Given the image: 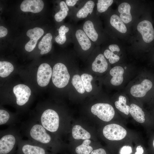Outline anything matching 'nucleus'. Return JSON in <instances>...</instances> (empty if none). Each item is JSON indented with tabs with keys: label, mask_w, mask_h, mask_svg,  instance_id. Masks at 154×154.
I'll list each match as a JSON object with an SVG mask.
<instances>
[{
	"label": "nucleus",
	"mask_w": 154,
	"mask_h": 154,
	"mask_svg": "<svg viewBox=\"0 0 154 154\" xmlns=\"http://www.w3.org/2000/svg\"><path fill=\"white\" fill-rule=\"evenodd\" d=\"M21 139L19 131L13 127L1 131L0 154H16L18 142Z\"/></svg>",
	"instance_id": "nucleus-1"
},
{
	"label": "nucleus",
	"mask_w": 154,
	"mask_h": 154,
	"mask_svg": "<svg viewBox=\"0 0 154 154\" xmlns=\"http://www.w3.org/2000/svg\"><path fill=\"white\" fill-rule=\"evenodd\" d=\"M33 119L50 132H55L58 130L60 123V117L58 113L53 110L46 109Z\"/></svg>",
	"instance_id": "nucleus-2"
},
{
	"label": "nucleus",
	"mask_w": 154,
	"mask_h": 154,
	"mask_svg": "<svg viewBox=\"0 0 154 154\" xmlns=\"http://www.w3.org/2000/svg\"><path fill=\"white\" fill-rule=\"evenodd\" d=\"M44 147L28 139L19 141L16 154H51Z\"/></svg>",
	"instance_id": "nucleus-3"
},
{
	"label": "nucleus",
	"mask_w": 154,
	"mask_h": 154,
	"mask_svg": "<svg viewBox=\"0 0 154 154\" xmlns=\"http://www.w3.org/2000/svg\"><path fill=\"white\" fill-rule=\"evenodd\" d=\"M70 75L66 66L63 64L58 63L53 67L52 80L54 84L57 87H64L68 83Z\"/></svg>",
	"instance_id": "nucleus-4"
},
{
	"label": "nucleus",
	"mask_w": 154,
	"mask_h": 154,
	"mask_svg": "<svg viewBox=\"0 0 154 154\" xmlns=\"http://www.w3.org/2000/svg\"><path fill=\"white\" fill-rule=\"evenodd\" d=\"M91 111L94 115L105 121H109L114 117L115 111L113 107L107 103H99L94 105L91 108Z\"/></svg>",
	"instance_id": "nucleus-5"
},
{
	"label": "nucleus",
	"mask_w": 154,
	"mask_h": 154,
	"mask_svg": "<svg viewBox=\"0 0 154 154\" xmlns=\"http://www.w3.org/2000/svg\"><path fill=\"white\" fill-rule=\"evenodd\" d=\"M104 136L107 139L112 141H118L123 139L126 136L127 132L121 125L115 123L105 126L103 130Z\"/></svg>",
	"instance_id": "nucleus-6"
},
{
	"label": "nucleus",
	"mask_w": 154,
	"mask_h": 154,
	"mask_svg": "<svg viewBox=\"0 0 154 154\" xmlns=\"http://www.w3.org/2000/svg\"><path fill=\"white\" fill-rule=\"evenodd\" d=\"M13 92L16 97V104L19 106H22L28 102L31 94L29 87L23 84L15 86Z\"/></svg>",
	"instance_id": "nucleus-7"
},
{
	"label": "nucleus",
	"mask_w": 154,
	"mask_h": 154,
	"mask_svg": "<svg viewBox=\"0 0 154 154\" xmlns=\"http://www.w3.org/2000/svg\"><path fill=\"white\" fill-rule=\"evenodd\" d=\"M52 74L51 68L46 63H43L39 66L37 74V81L41 87L46 86L49 83Z\"/></svg>",
	"instance_id": "nucleus-8"
},
{
	"label": "nucleus",
	"mask_w": 154,
	"mask_h": 154,
	"mask_svg": "<svg viewBox=\"0 0 154 154\" xmlns=\"http://www.w3.org/2000/svg\"><path fill=\"white\" fill-rule=\"evenodd\" d=\"M137 29L145 42H150L154 39V30L149 21L145 20L140 22L137 26Z\"/></svg>",
	"instance_id": "nucleus-9"
},
{
	"label": "nucleus",
	"mask_w": 154,
	"mask_h": 154,
	"mask_svg": "<svg viewBox=\"0 0 154 154\" xmlns=\"http://www.w3.org/2000/svg\"><path fill=\"white\" fill-rule=\"evenodd\" d=\"M44 33V30L41 28L36 27L28 30L27 35L30 38V40L25 46V50L29 52L32 51L35 48L38 40Z\"/></svg>",
	"instance_id": "nucleus-10"
},
{
	"label": "nucleus",
	"mask_w": 154,
	"mask_h": 154,
	"mask_svg": "<svg viewBox=\"0 0 154 154\" xmlns=\"http://www.w3.org/2000/svg\"><path fill=\"white\" fill-rule=\"evenodd\" d=\"M152 86V83L150 80L145 79L140 84H135L131 87L130 90L131 94L135 97H143L151 89Z\"/></svg>",
	"instance_id": "nucleus-11"
},
{
	"label": "nucleus",
	"mask_w": 154,
	"mask_h": 154,
	"mask_svg": "<svg viewBox=\"0 0 154 154\" xmlns=\"http://www.w3.org/2000/svg\"><path fill=\"white\" fill-rule=\"evenodd\" d=\"M44 6V3L42 0H25L21 4L20 8L23 12L37 13L42 10Z\"/></svg>",
	"instance_id": "nucleus-12"
},
{
	"label": "nucleus",
	"mask_w": 154,
	"mask_h": 154,
	"mask_svg": "<svg viewBox=\"0 0 154 154\" xmlns=\"http://www.w3.org/2000/svg\"><path fill=\"white\" fill-rule=\"evenodd\" d=\"M124 72L123 68L121 66H117L112 68L110 71V74L112 76L110 82L113 85H120L123 81V75Z\"/></svg>",
	"instance_id": "nucleus-13"
},
{
	"label": "nucleus",
	"mask_w": 154,
	"mask_h": 154,
	"mask_svg": "<svg viewBox=\"0 0 154 154\" xmlns=\"http://www.w3.org/2000/svg\"><path fill=\"white\" fill-rule=\"evenodd\" d=\"M108 64L103 54H100L96 57L92 65L93 70L95 72L103 73L107 69Z\"/></svg>",
	"instance_id": "nucleus-14"
},
{
	"label": "nucleus",
	"mask_w": 154,
	"mask_h": 154,
	"mask_svg": "<svg viewBox=\"0 0 154 154\" xmlns=\"http://www.w3.org/2000/svg\"><path fill=\"white\" fill-rule=\"evenodd\" d=\"M130 10V5L127 3H122L118 6V11L120 13V17L123 23H127L131 21L132 17Z\"/></svg>",
	"instance_id": "nucleus-15"
},
{
	"label": "nucleus",
	"mask_w": 154,
	"mask_h": 154,
	"mask_svg": "<svg viewBox=\"0 0 154 154\" xmlns=\"http://www.w3.org/2000/svg\"><path fill=\"white\" fill-rule=\"evenodd\" d=\"M75 35L83 50H87L90 48L91 42L84 31L80 29H78L76 31Z\"/></svg>",
	"instance_id": "nucleus-16"
},
{
	"label": "nucleus",
	"mask_w": 154,
	"mask_h": 154,
	"mask_svg": "<svg viewBox=\"0 0 154 154\" xmlns=\"http://www.w3.org/2000/svg\"><path fill=\"white\" fill-rule=\"evenodd\" d=\"M52 36L51 34L48 33L42 38L38 44V48L41 50L40 54H43L49 52L52 48Z\"/></svg>",
	"instance_id": "nucleus-17"
},
{
	"label": "nucleus",
	"mask_w": 154,
	"mask_h": 154,
	"mask_svg": "<svg viewBox=\"0 0 154 154\" xmlns=\"http://www.w3.org/2000/svg\"><path fill=\"white\" fill-rule=\"evenodd\" d=\"M19 121L18 118L11 115L8 111L3 109L0 110V125H13Z\"/></svg>",
	"instance_id": "nucleus-18"
},
{
	"label": "nucleus",
	"mask_w": 154,
	"mask_h": 154,
	"mask_svg": "<svg viewBox=\"0 0 154 154\" xmlns=\"http://www.w3.org/2000/svg\"><path fill=\"white\" fill-rule=\"evenodd\" d=\"M130 113L133 118L139 123H143L145 121V115L142 109L137 105L132 104L130 105Z\"/></svg>",
	"instance_id": "nucleus-19"
},
{
	"label": "nucleus",
	"mask_w": 154,
	"mask_h": 154,
	"mask_svg": "<svg viewBox=\"0 0 154 154\" xmlns=\"http://www.w3.org/2000/svg\"><path fill=\"white\" fill-rule=\"evenodd\" d=\"M72 134L74 138L76 139H89L91 137L90 133L79 125L74 126Z\"/></svg>",
	"instance_id": "nucleus-20"
},
{
	"label": "nucleus",
	"mask_w": 154,
	"mask_h": 154,
	"mask_svg": "<svg viewBox=\"0 0 154 154\" xmlns=\"http://www.w3.org/2000/svg\"><path fill=\"white\" fill-rule=\"evenodd\" d=\"M83 29L84 32L91 40L93 42L97 40L98 35L92 21L90 20L86 21L84 24Z\"/></svg>",
	"instance_id": "nucleus-21"
},
{
	"label": "nucleus",
	"mask_w": 154,
	"mask_h": 154,
	"mask_svg": "<svg viewBox=\"0 0 154 154\" xmlns=\"http://www.w3.org/2000/svg\"><path fill=\"white\" fill-rule=\"evenodd\" d=\"M110 22L111 25L120 32L125 33L127 32L126 26L120 17L117 15H112L110 17Z\"/></svg>",
	"instance_id": "nucleus-22"
},
{
	"label": "nucleus",
	"mask_w": 154,
	"mask_h": 154,
	"mask_svg": "<svg viewBox=\"0 0 154 154\" xmlns=\"http://www.w3.org/2000/svg\"><path fill=\"white\" fill-rule=\"evenodd\" d=\"M94 5V3L93 1L90 0L87 1L77 12L76 15L77 17L79 18H83L86 17L89 14H91Z\"/></svg>",
	"instance_id": "nucleus-23"
},
{
	"label": "nucleus",
	"mask_w": 154,
	"mask_h": 154,
	"mask_svg": "<svg viewBox=\"0 0 154 154\" xmlns=\"http://www.w3.org/2000/svg\"><path fill=\"white\" fill-rule=\"evenodd\" d=\"M116 108L119 111L127 115L130 113V107L126 104V99L125 96H120L119 100L115 102Z\"/></svg>",
	"instance_id": "nucleus-24"
},
{
	"label": "nucleus",
	"mask_w": 154,
	"mask_h": 154,
	"mask_svg": "<svg viewBox=\"0 0 154 154\" xmlns=\"http://www.w3.org/2000/svg\"><path fill=\"white\" fill-rule=\"evenodd\" d=\"M14 69V67L11 63L5 61L0 62V77H7L13 71Z\"/></svg>",
	"instance_id": "nucleus-25"
},
{
	"label": "nucleus",
	"mask_w": 154,
	"mask_h": 154,
	"mask_svg": "<svg viewBox=\"0 0 154 154\" xmlns=\"http://www.w3.org/2000/svg\"><path fill=\"white\" fill-rule=\"evenodd\" d=\"M60 9L54 16V18L56 21L60 22L65 19L67 16L69 11L67 5L64 1H62L60 3Z\"/></svg>",
	"instance_id": "nucleus-26"
},
{
	"label": "nucleus",
	"mask_w": 154,
	"mask_h": 154,
	"mask_svg": "<svg viewBox=\"0 0 154 154\" xmlns=\"http://www.w3.org/2000/svg\"><path fill=\"white\" fill-rule=\"evenodd\" d=\"M91 142L89 139L85 140L81 145L76 148V153L77 154H90L93 150L92 147L89 145Z\"/></svg>",
	"instance_id": "nucleus-27"
},
{
	"label": "nucleus",
	"mask_w": 154,
	"mask_h": 154,
	"mask_svg": "<svg viewBox=\"0 0 154 154\" xmlns=\"http://www.w3.org/2000/svg\"><path fill=\"white\" fill-rule=\"evenodd\" d=\"M72 83L77 92L80 94L84 93L85 91L81 77L78 74L74 75L72 79Z\"/></svg>",
	"instance_id": "nucleus-28"
},
{
	"label": "nucleus",
	"mask_w": 154,
	"mask_h": 154,
	"mask_svg": "<svg viewBox=\"0 0 154 154\" xmlns=\"http://www.w3.org/2000/svg\"><path fill=\"white\" fill-rule=\"evenodd\" d=\"M69 31V28L64 25H62L58 30L59 35L55 38L56 41L60 44H64L66 41V34Z\"/></svg>",
	"instance_id": "nucleus-29"
},
{
	"label": "nucleus",
	"mask_w": 154,
	"mask_h": 154,
	"mask_svg": "<svg viewBox=\"0 0 154 154\" xmlns=\"http://www.w3.org/2000/svg\"><path fill=\"white\" fill-rule=\"evenodd\" d=\"M81 77L85 90L87 92H90L92 90L91 82L93 80V77L91 75L84 73L81 75Z\"/></svg>",
	"instance_id": "nucleus-30"
},
{
	"label": "nucleus",
	"mask_w": 154,
	"mask_h": 154,
	"mask_svg": "<svg viewBox=\"0 0 154 154\" xmlns=\"http://www.w3.org/2000/svg\"><path fill=\"white\" fill-rule=\"evenodd\" d=\"M112 0H98L97 3V9L100 13L106 11L108 8L112 4Z\"/></svg>",
	"instance_id": "nucleus-31"
},
{
	"label": "nucleus",
	"mask_w": 154,
	"mask_h": 154,
	"mask_svg": "<svg viewBox=\"0 0 154 154\" xmlns=\"http://www.w3.org/2000/svg\"><path fill=\"white\" fill-rule=\"evenodd\" d=\"M104 55L106 58L109 59V62L111 64L117 62L120 59L118 56L114 54L113 52L108 49L105 50Z\"/></svg>",
	"instance_id": "nucleus-32"
},
{
	"label": "nucleus",
	"mask_w": 154,
	"mask_h": 154,
	"mask_svg": "<svg viewBox=\"0 0 154 154\" xmlns=\"http://www.w3.org/2000/svg\"><path fill=\"white\" fill-rule=\"evenodd\" d=\"M132 152V149L130 146L125 145L120 149L119 154H131Z\"/></svg>",
	"instance_id": "nucleus-33"
},
{
	"label": "nucleus",
	"mask_w": 154,
	"mask_h": 154,
	"mask_svg": "<svg viewBox=\"0 0 154 154\" xmlns=\"http://www.w3.org/2000/svg\"><path fill=\"white\" fill-rule=\"evenodd\" d=\"M8 33L7 29L2 26L0 27V37L2 38L6 36Z\"/></svg>",
	"instance_id": "nucleus-34"
},
{
	"label": "nucleus",
	"mask_w": 154,
	"mask_h": 154,
	"mask_svg": "<svg viewBox=\"0 0 154 154\" xmlns=\"http://www.w3.org/2000/svg\"><path fill=\"white\" fill-rule=\"evenodd\" d=\"M90 154H106V153L104 149L99 148L92 151Z\"/></svg>",
	"instance_id": "nucleus-35"
},
{
	"label": "nucleus",
	"mask_w": 154,
	"mask_h": 154,
	"mask_svg": "<svg viewBox=\"0 0 154 154\" xmlns=\"http://www.w3.org/2000/svg\"><path fill=\"white\" fill-rule=\"evenodd\" d=\"M109 48L111 51L114 52L119 51L120 49L119 46L117 44H112L109 46Z\"/></svg>",
	"instance_id": "nucleus-36"
},
{
	"label": "nucleus",
	"mask_w": 154,
	"mask_h": 154,
	"mask_svg": "<svg viewBox=\"0 0 154 154\" xmlns=\"http://www.w3.org/2000/svg\"><path fill=\"white\" fill-rule=\"evenodd\" d=\"M78 1L77 0H66V1L67 5L70 6H73L75 5Z\"/></svg>",
	"instance_id": "nucleus-37"
},
{
	"label": "nucleus",
	"mask_w": 154,
	"mask_h": 154,
	"mask_svg": "<svg viewBox=\"0 0 154 154\" xmlns=\"http://www.w3.org/2000/svg\"><path fill=\"white\" fill-rule=\"evenodd\" d=\"M144 150L143 148L141 146H138L136 148V151L135 154H143Z\"/></svg>",
	"instance_id": "nucleus-38"
},
{
	"label": "nucleus",
	"mask_w": 154,
	"mask_h": 154,
	"mask_svg": "<svg viewBox=\"0 0 154 154\" xmlns=\"http://www.w3.org/2000/svg\"><path fill=\"white\" fill-rule=\"evenodd\" d=\"M153 146L154 148V139L153 140Z\"/></svg>",
	"instance_id": "nucleus-39"
}]
</instances>
